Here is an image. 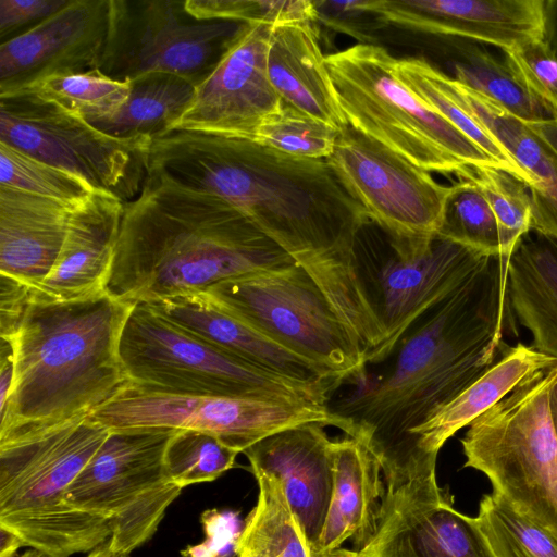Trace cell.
Instances as JSON below:
<instances>
[{
	"mask_svg": "<svg viewBox=\"0 0 557 557\" xmlns=\"http://www.w3.org/2000/svg\"><path fill=\"white\" fill-rule=\"evenodd\" d=\"M146 172L236 207L314 281L367 357L384 343L356 256L371 221L326 159L172 128L151 138Z\"/></svg>",
	"mask_w": 557,
	"mask_h": 557,
	"instance_id": "obj_1",
	"label": "cell"
},
{
	"mask_svg": "<svg viewBox=\"0 0 557 557\" xmlns=\"http://www.w3.org/2000/svg\"><path fill=\"white\" fill-rule=\"evenodd\" d=\"M508 262L485 257L400 341L389 370L332 410L352 420L376 450L409 438L498 359L506 335H517Z\"/></svg>",
	"mask_w": 557,
	"mask_h": 557,
	"instance_id": "obj_2",
	"label": "cell"
},
{
	"mask_svg": "<svg viewBox=\"0 0 557 557\" xmlns=\"http://www.w3.org/2000/svg\"><path fill=\"white\" fill-rule=\"evenodd\" d=\"M297 265L226 200L146 176L124 203L106 292L132 305Z\"/></svg>",
	"mask_w": 557,
	"mask_h": 557,
	"instance_id": "obj_3",
	"label": "cell"
},
{
	"mask_svg": "<svg viewBox=\"0 0 557 557\" xmlns=\"http://www.w3.org/2000/svg\"><path fill=\"white\" fill-rule=\"evenodd\" d=\"M133 307L107 292L54 300L30 290L7 338L14 350V377L0 409V442L89 417L132 385L120 339Z\"/></svg>",
	"mask_w": 557,
	"mask_h": 557,
	"instance_id": "obj_4",
	"label": "cell"
},
{
	"mask_svg": "<svg viewBox=\"0 0 557 557\" xmlns=\"http://www.w3.org/2000/svg\"><path fill=\"white\" fill-rule=\"evenodd\" d=\"M109 433L86 417L0 442V528L50 557L90 552L109 540L110 520L66 500L70 485Z\"/></svg>",
	"mask_w": 557,
	"mask_h": 557,
	"instance_id": "obj_5",
	"label": "cell"
},
{
	"mask_svg": "<svg viewBox=\"0 0 557 557\" xmlns=\"http://www.w3.org/2000/svg\"><path fill=\"white\" fill-rule=\"evenodd\" d=\"M326 65L348 124L414 165L456 176L466 165L503 169L403 82L384 47L360 42Z\"/></svg>",
	"mask_w": 557,
	"mask_h": 557,
	"instance_id": "obj_6",
	"label": "cell"
},
{
	"mask_svg": "<svg viewBox=\"0 0 557 557\" xmlns=\"http://www.w3.org/2000/svg\"><path fill=\"white\" fill-rule=\"evenodd\" d=\"M123 368L137 388L177 395L261 398L329 406L335 389L251 366L135 304L120 339Z\"/></svg>",
	"mask_w": 557,
	"mask_h": 557,
	"instance_id": "obj_7",
	"label": "cell"
},
{
	"mask_svg": "<svg viewBox=\"0 0 557 557\" xmlns=\"http://www.w3.org/2000/svg\"><path fill=\"white\" fill-rule=\"evenodd\" d=\"M554 366L524 380L473 420L461 438L463 467L557 541V440L547 392Z\"/></svg>",
	"mask_w": 557,
	"mask_h": 557,
	"instance_id": "obj_8",
	"label": "cell"
},
{
	"mask_svg": "<svg viewBox=\"0 0 557 557\" xmlns=\"http://www.w3.org/2000/svg\"><path fill=\"white\" fill-rule=\"evenodd\" d=\"M205 293L222 309L337 379L366 380L364 352L299 267L230 278Z\"/></svg>",
	"mask_w": 557,
	"mask_h": 557,
	"instance_id": "obj_9",
	"label": "cell"
},
{
	"mask_svg": "<svg viewBox=\"0 0 557 557\" xmlns=\"http://www.w3.org/2000/svg\"><path fill=\"white\" fill-rule=\"evenodd\" d=\"M176 429L128 428L109 435L70 485L67 503L111 521V546L131 555L149 541L182 487L169 481L164 453Z\"/></svg>",
	"mask_w": 557,
	"mask_h": 557,
	"instance_id": "obj_10",
	"label": "cell"
},
{
	"mask_svg": "<svg viewBox=\"0 0 557 557\" xmlns=\"http://www.w3.org/2000/svg\"><path fill=\"white\" fill-rule=\"evenodd\" d=\"M150 140L110 136L30 89L0 96V143L124 202L141 190Z\"/></svg>",
	"mask_w": 557,
	"mask_h": 557,
	"instance_id": "obj_11",
	"label": "cell"
},
{
	"mask_svg": "<svg viewBox=\"0 0 557 557\" xmlns=\"http://www.w3.org/2000/svg\"><path fill=\"white\" fill-rule=\"evenodd\" d=\"M379 457L385 488L381 518L360 550L374 557H495L475 517L457 511L438 486L437 453L409 440Z\"/></svg>",
	"mask_w": 557,
	"mask_h": 557,
	"instance_id": "obj_12",
	"label": "cell"
},
{
	"mask_svg": "<svg viewBox=\"0 0 557 557\" xmlns=\"http://www.w3.org/2000/svg\"><path fill=\"white\" fill-rule=\"evenodd\" d=\"M246 23L201 20L186 0H110V25L99 72L129 82L151 72L205 82Z\"/></svg>",
	"mask_w": 557,
	"mask_h": 557,
	"instance_id": "obj_13",
	"label": "cell"
},
{
	"mask_svg": "<svg viewBox=\"0 0 557 557\" xmlns=\"http://www.w3.org/2000/svg\"><path fill=\"white\" fill-rule=\"evenodd\" d=\"M109 430L170 428L202 431L243 453L282 430L320 423L355 436L356 424L329 406L261 398L190 396L129 386L89 416Z\"/></svg>",
	"mask_w": 557,
	"mask_h": 557,
	"instance_id": "obj_14",
	"label": "cell"
},
{
	"mask_svg": "<svg viewBox=\"0 0 557 557\" xmlns=\"http://www.w3.org/2000/svg\"><path fill=\"white\" fill-rule=\"evenodd\" d=\"M385 248L359 237L356 245L359 277L385 333L375 363L388 358L418 322L487 257L438 235L413 242L385 236Z\"/></svg>",
	"mask_w": 557,
	"mask_h": 557,
	"instance_id": "obj_15",
	"label": "cell"
},
{
	"mask_svg": "<svg viewBox=\"0 0 557 557\" xmlns=\"http://www.w3.org/2000/svg\"><path fill=\"white\" fill-rule=\"evenodd\" d=\"M326 160L386 237L413 242L437 234L450 186L349 124Z\"/></svg>",
	"mask_w": 557,
	"mask_h": 557,
	"instance_id": "obj_16",
	"label": "cell"
},
{
	"mask_svg": "<svg viewBox=\"0 0 557 557\" xmlns=\"http://www.w3.org/2000/svg\"><path fill=\"white\" fill-rule=\"evenodd\" d=\"M273 25L246 23L173 128L253 140L262 123L283 101L268 73Z\"/></svg>",
	"mask_w": 557,
	"mask_h": 557,
	"instance_id": "obj_17",
	"label": "cell"
},
{
	"mask_svg": "<svg viewBox=\"0 0 557 557\" xmlns=\"http://www.w3.org/2000/svg\"><path fill=\"white\" fill-rule=\"evenodd\" d=\"M110 25V0H70L28 32L0 45V96L55 76L98 71Z\"/></svg>",
	"mask_w": 557,
	"mask_h": 557,
	"instance_id": "obj_18",
	"label": "cell"
},
{
	"mask_svg": "<svg viewBox=\"0 0 557 557\" xmlns=\"http://www.w3.org/2000/svg\"><path fill=\"white\" fill-rule=\"evenodd\" d=\"M384 25L506 50L545 37L546 0H372Z\"/></svg>",
	"mask_w": 557,
	"mask_h": 557,
	"instance_id": "obj_19",
	"label": "cell"
},
{
	"mask_svg": "<svg viewBox=\"0 0 557 557\" xmlns=\"http://www.w3.org/2000/svg\"><path fill=\"white\" fill-rule=\"evenodd\" d=\"M320 423L271 434L243 453L252 473L278 479L312 552L322 533L333 490V441Z\"/></svg>",
	"mask_w": 557,
	"mask_h": 557,
	"instance_id": "obj_20",
	"label": "cell"
},
{
	"mask_svg": "<svg viewBox=\"0 0 557 557\" xmlns=\"http://www.w3.org/2000/svg\"><path fill=\"white\" fill-rule=\"evenodd\" d=\"M144 304L177 327L251 366L295 381L334 388L342 385L323 368L222 309L205 292L173 295Z\"/></svg>",
	"mask_w": 557,
	"mask_h": 557,
	"instance_id": "obj_21",
	"label": "cell"
},
{
	"mask_svg": "<svg viewBox=\"0 0 557 557\" xmlns=\"http://www.w3.org/2000/svg\"><path fill=\"white\" fill-rule=\"evenodd\" d=\"M114 195L92 191L70 212L58 259L33 294L54 300H76L106 292L124 212Z\"/></svg>",
	"mask_w": 557,
	"mask_h": 557,
	"instance_id": "obj_22",
	"label": "cell"
},
{
	"mask_svg": "<svg viewBox=\"0 0 557 557\" xmlns=\"http://www.w3.org/2000/svg\"><path fill=\"white\" fill-rule=\"evenodd\" d=\"M436 77L459 107L533 180L531 231L557 239V153L525 121L497 101L438 69Z\"/></svg>",
	"mask_w": 557,
	"mask_h": 557,
	"instance_id": "obj_23",
	"label": "cell"
},
{
	"mask_svg": "<svg viewBox=\"0 0 557 557\" xmlns=\"http://www.w3.org/2000/svg\"><path fill=\"white\" fill-rule=\"evenodd\" d=\"M333 490L322 533L311 557L339 548L352 539L362 549L381 518L384 481L381 459L369 440L359 435L333 441Z\"/></svg>",
	"mask_w": 557,
	"mask_h": 557,
	"instance_id": "obj_24",
	"label": "cell"
},
{
	"mask_svg": "<svg viewBox=\"0 0 557 557\" xmlns=\"http://www.w3.org/2000/svg\"><path fill=\"white\" fill-rule=\"evenodd\" d=\"M72 208L0 186V275L40 287L63 245Z\"/></svg>",
	"mask_w": 557,
	"mask_h": 557,
	"instance_id": "obj_25",
	"label": "cell"
},
{
	"mask_svg": "<svg viewBox=\"0 0 557 557\" xmlns=\"http://www.w3.org/2000/svg\"><path fill=\"white\" fill-rule=\"evenodd\" d=\"M268 73L284 103L338 131L348 125L335 96L317 23L273 25L268 48Z\"/></svg>",
	"mask_w": 557,
	"mask_h": 557,
	"instance_id": "obj_26",
	"label": "cell"
},
{
	"mask_svg": "<svg viewBox=\"0 0 557 557\" xmlns=\"http://www.w3.org/2000/svg\"><path fill=\"white\" fill-rule=\"evenodd\" d=\"M556 362V358L537 351L531 345H507L483 374L411 430L409 435L416 437L422 449L438 454L446 441L460 429L468 426L529 376Z\"/></svg>",
	"mask_w": 557,
	"mask_h": 557,
	"instance_id": "obj_27",
	"label": "cell"
},
{
	"mask_svg": "<svg viewBox=\"0 0 557 557\" xmlns=\"http://www.w3.org/2000/svg\"><path fill=\"white\" fill-rule=\"evenodd\" d=\"M508 294L532 347L557 359V239L530 231L508 262Z\"/></svg>",
	"mask_w": 557,
	"mask_h": 557,
	"instance_id": "obj_28",
	"label": "cell"
},
{
	"mask_svg": "<svg viewBox=\"0 0 557 557\" xmlns=\"http://www.w3.org/2000/svg\"><path fill=\"white\" fill-rule=\"evenodd\" d=\"M196 87L170 73L151 72L129 81L127 101L92 126L117 138H153L172 129L190 107Z\"/></svg>",
	"mask_w": 557,
	"mask_h": 557,
	"instance_id": "obj_29",
	"label": "cell"
},
{
	"mask_svg": "<svg viewBox=\"0 0 557 557\" xmlns=\"http://www.w3.org/2000/svg\"><path fill=\"white\" fill-rule=\"evenodd\" d=\"M253 475L259 496L236 541L235 552L244 557H311L306 535L278 479L268 473Z\"/></svg>",
	"mask_w": 557,
	"mask_h": 557,
	"instance_id": "obj_30",
	"label": "cell"
},
{
	"mask_svg": "<svg viewBox=\"0 0 557 557\" xmlns=\"http://www.w3.org/2000/svg\"><path fill=\"white\" fill-rule=\"evenodd\" d=\"M465 40L453 61V78L492 98L525 122H541L557 115L535 99L508 67L480 42Z\"/></svg>",
	"mask_w": 557,
	"mask_h": 557,
	"instance_id": "obj_31",
	"label": "cell"
},
{
	"mask_svg": "<svg viewBox=\"0 0 557 557\" xmlns=\"http://www.w3.org/2000/svg\"><path fill=\"white\" fill-rule=\"evenodd\" d=\"M437 67L424 58L397 59L396 71L403 82L425 103L469 137L505 171L524 182L529 188L535 186L533 180L510 156L459 107L445 91L436 77Z\"/></svg>",
	"mask_w": 557,
	"mask_h": 557,
	"instance_id": "obj_32",
	"label": "cell"
},
{
	"mask_svg": "<svg viewBox=\"0 0 557 557\" xmlns=\"http://www.w3.org/2000/svg\"><path fill=\"white\" fill-rule=\"evenodd\" d=\"M457 177L472 181L484 195L497 221L500 256L510 259L520 240L531 231L529 186L497 166L466 165Z\"/></svg>",
	"mask_w": 557,
	"mask_h": 557,
	"instance_id": "obj_33",
	"label": "cell"
},
{
	"mask_svg": "<svg viewBox=\"0 0 557 557\" xmlns=\"http://www.w3.org/2000/svg\"><path fill=\"white\" fill-rule=\"evenodd\" d=\"M475 519L495 557H557V541L494 491L481 498Z\"/></svg>",
	"mask_w": 557,
	"mask_h": 557,
	"instance_id": "obj_34",
	"label": "cell"
},
{
	"mask_svg": "<svg viewBox=\"0 0 557 557\" xmlns=\"http://www.w3.org/2000/svg\"><path fill=\"white\" fill-rule=\"evenodd\" d=\"M30 90L91 124L120 111L127 101L129 82H117L92 71L51 77Z\"/></svg>",
	"mask_w": 557,
	"mask_h": 557,
	"instance_id": "obj_35",
	"label": "cell"
},
{
	"mask_svg": "<svg viewBox=\"0 0 557 557\" xmlns=\"http://www.w3.org/2000/svg\"><path fill=\"white\" fill-rule=\"evenodd\" d=\"M440 237L487 256H500V238L496 218L480 188L470 180L450 186Z\"/></svg>",
	"mask_w": 557,
	"mask_h": 557,
	"instance_id": "obj_36",
	"label": "cell"
},
{
	"mask_svg": "<svg viewBox=\"0 0 557 557\" xmlns=\"http://www.w3.org/2000/svg\"><path fill=\"white\" fill-rule=\"evenodd\" d=\"M239 453L213 434L176 430L165 448V473L170 482L182 488L211 482L233 468Z\"/></svg>",
	"mask_w": 557,
	"mask_h": 557,
	"instance_id": "obj_37",
	"label": "cell"
},
{
	"mask_svg": "<svg viewBox=\"0 0 557 557\" xmlns=\"http://www.w3.org/2000/svg\"><path fill=\"white\" fill-rule=\"evenodd\" d=\"M0 186L49 198L71 208L94 190L86 182L0 143Z\"/></svg>",
	"mask_w": 557,
	"mask_h": 557,
	"instance_id": "obj_38",
	"label": "cell"
},
{
	"mask_svg": "<svg viewBox=\"0 0 557 557\" xmlns=\"http://www.w3.org/2000/svg\"><path fill=\"white\" fill-rule=\"evenodd\" d=\"M339 131L297 108L282 103L260 126L253 141L305 159H327Z\"/></svg>",
	"mask_w": 557,
	"mask_h": 557,
	"instance_id": "obj_39",
	"label": "cell"
},
{
	"mask_svg": "<svg viewBox=\"0 0 557 557\" xmlns=\"http://www.w3.org/2000/svg\"><path fill=\"white\" fill-rule=\"evenodd\" d=\"M187 10L201 20L240 23H317L311 0H186Z\"/></svg>",
	"mask_w": 557,
	"mask_h": 557,
	"instance_id": "obj_40",
	"label": "cell"
},
{
	"mask_svg": "<svg viewBox=\"0 0 557 557\" xmlns=\"http://www.w3.org/2000/svg\"><path fill=\"white\" fill-rule=\"evenodd\" d=\"M500 51L524 88L557 115V58L545 37Z\"/></svg>",
	"mask_w": 557,
	"mask_h": 557,
	"instance_id": "obj_41",
	"label": "cell"
},
{
	"mask_svg": "<svg viewBox=\"0 0 557 557\" xmlns=\"http://www.w3.org/2000/svg\"><path fill=\"white\" fill-rule=\"evenodd\" d=\"M372 0H314L318 22L352 36L361 44H372L371 34L384 25L371 10Z\"/></svg>",
	"mask_w": 557,
	"mask_h": 557,
	"instance_id": "obj_42",
	"label": "cell"
},
{
	"mask_svg": "<svg viewBox=\"0 0 557 557\" xmlns=\"http://www.w3.org/2000/svg\"><path fill=\"white\" fill-rule=\"evenodd\" d=\"M70 0H0V44L40 24Z\"/></svg>",
	"mask_w": 557,
	"mask_h": 557,
	"instance_id": "obj_43",
	"label": "cell"
},
{
	"mask_svg": "<svg viewBox=\"0 0 557 557\" xmlns=\"http://www.w3.org/2000/svg\"><path fill=\"white\" fill-rule=\"evenodd\" d=\"M0 335L11 337L25 311L30 287L5 275H0Z\"/></svg>",
	"mask_w": 557,
	"mask_h": 557,
	"instance_id": "obj_44",
	"label": "cell"
},
{
	"mask_svg": "<svg viewBox=\"0 0 557 557\" xmlns=\"http://www.w3.org/2000/svg\"><path fill=\"white\" fill-rule=\"evenodd\" d=\"M545 39L557 58V0H546Z\"/></svg>",
	"mask_w": 557,
	"mask_h": 557,
	"instance_id": "obj_45",
	"label": "cell"
},
{
	"mask_svg": "<svg viewBox=\"0 0 557 557\" xmlns=\"http://www.w3.org/2000/svg\"><path fill=\"white\" fill-rule=\"evenodd\" d=\"M527 123L557 153V117Z\"/></svg>",
	"mask_w": 557,
	"mask_h": 557,
	"instance_id": "obj_46",
	"label": "cell"
},
{
	"mask_svg": "<svg viewBox=\"0 0 557 557\" xmlns=\"http://www.w3.org/2000/svg\"><path fill=\"white\" fill-rule=\"evenodd\" d=\"M26 546L14 533L0 528V557H16L17 550Z\"/></svg>",
	"mask_w": 557,
	"mask_h": 557,
	"instance_id": "obj_47",
	"label": "cell"
},
{
	"mask_svg": "<svg viewBox=\"0 0 557 557\" xmlns=\"http://www.w3.org/2000/svg\"><path fill=\"white\" fill-rule=\"evenodd\" d=\"M547 406L550 423L557 440V362L554 366V375L548 386Z\"/></svg>",
	"mask_w": 557,
	"mask_h": 557,
	"instance_id": "obj_48",
	"label": "cell"
},
{
	"mask_svg": "<svg viewBox=\"0 0 557 557\" xmlns=\"http://www.w3.org/2000/svg\"><path fill=\"white\" fill-rule=\"evenodd\" d=\"M87 557H129V555L115 550L107 540L90 550Z\"/></svg>",
	"mask_w": 557,
	"mask_h": 557,
	"instance_id": "obj_49",
	"label": "cell"
},
{
	"mask_svg": "<svg viewBox=\"0 0 557 557\" xmlns=\"http://www.w3.org/2000/svg\"><path fill=\"white\" fill-rule=\"evenodd\" d=\"M321 557H374L368 553H364L360 549H347V548H336L334 550H331Z\"/></svg>",
	"mask_w": 557,
	"mask_h": 557,
	"instance_id": "obj_50",
	"label": "cell"
},
{
	"mask_svg": "<svg viewBox=\"0 0 557 557\" xmlns=\"http://www.w3.org/2000/svg\"><path fill=\"white\" fill-rule=\"evenodd\" d=\"M16 557H50V556L47 555L44 552H40V550L35 549V548H32V549L26 550L22 555L16 556Z\"/></svg>",
	"mask_w": 557,
	"mask_h": 557,
	"instance_id": "obj_51",
	"label": "cell"
},
{
	"mask_svg": "<svg viewBox=\"0 0 557 557\" xmlns=\"http://www.w3.org/2000/svg\"><path fill=\"white\" fill-rule=\"evenodd\" d=\"M183 557H188L187 555L183 554ZM223 557H239V555L235 552L234 554H231V555H224Z\"/></svg>",
	"mask_w": 557,
	"mask_h": 557,
	"instance_id": "obj_52",
	"label": "cell"
},
{
	"mask_svg": "<svg viewBox=\"0 0 557 557\" xmlns=\"http://www.w3.org/2000/svg\"><path fill=\"white\" fill-rule=\"evenodd\" d=\"M239 557H244V556H239Z\"/></svg>",
	"mask_w": 557,
	"mask_h": 557,
	"instance_id": "obj_53",
	"label": "cell"
}]
</instances>
